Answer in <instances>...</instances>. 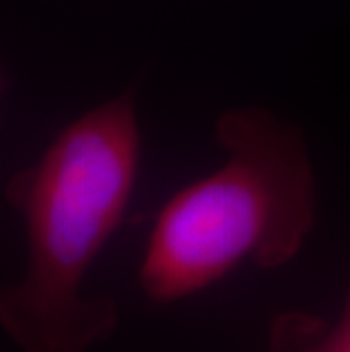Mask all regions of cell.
<instances>
[{"instance_id":"1","label":"cell","mask_w":350,"mask_h":352,"mask_svg":"<svg viewBox=\"0 0 350 352\" xmlns=\"http://www.w3.org/2000/svg\"><path fill=\"white\" fill-rule=\"evenodd\" d=\"M141 162L132 91L78 116L5 184L25 230L23 275L0 294V325L21 352H89L118 325L85 280L121 226Z\"/></svg>"},{"instance_id":"3","label":"cell","mask_w":350,"mask_h":352,"mask_svg":"<svg viewBox=\"0 0 350 352\" xmlns=\"http://www.w3.org/2000/svg\"><path fill=\"white\" fill-rule=\"evenodd\" d=\"M266 352H350V282L334 323L307 311H282L271 320Z\"/></svg>"},{"instance_id":"2","label":"cell","mask_w":350,"mask_h":352,"mask_svg":"<svg viewBox=\"0 0 350 352\" xmlns=\"http://www.w3.org/2000/svg\"><path fill=\"white\" fill-rule=\"evenodd\" d=\"M223 162L160 209L139 266L151 302L214 287L243 261L280 268L316 221V175L300 127L266 107L223 111L214 130Z\"/></svg>"}]
</instances>
